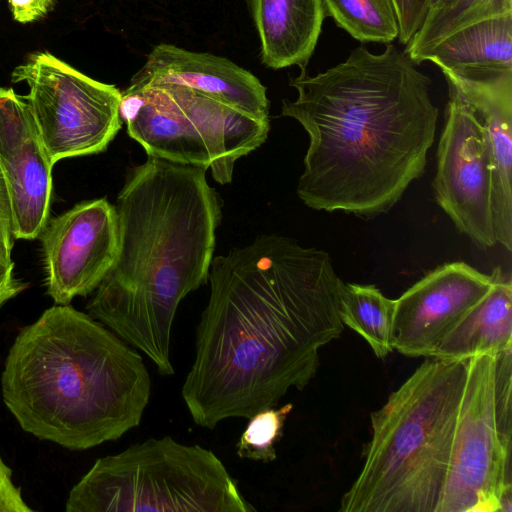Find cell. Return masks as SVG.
I'll return each mask as SVG.
<instances>
[{"label": "cell", "mask_w": 512, "mask_h": 512, "mask_svg": "<svg viewBox=\"0 0 512 512\" xmlns=\"http://www.w3.org/2000/svg\"><path fill=\"white\" fill-rule=\"evenodd\" d=\"M208 282L181 396L194 423L213 429L309 384L321 348L344 330L343 281L326 251L268 234L213 257Z\"/></svg>", "instance_id": "obj_1"}, {"label": "cell", "mask_w": 512, "mask_h": 512, "mask_svg": "<svg viewBox=\"0 0 512 512\" xmlns=\"http://www.w3.org/2000/svg\"><path fill=\"white\" fill-rule=\"evenodd\" d=\"M291 78L295 119L309 145L297 195L314 210L372 218L388 212L422 176L439 110L430 78L392 43L374 54L359 46L344 62Z\"/></svg>", "instance_id": "obj_2"}, {"label": "cell", "mask_w": 512, "mask_h": 512, "mask_svg": "<svg viewBox=\"0 0 512 512\" xmlns=\"http://www.w3.org/2000/svg\"><path fill=\"white\" fill-rule=\"evenodd\" d=\"M206 171L152 156L128 170L114 205L116 259L86 306L162 376L174 374L177 308L209 280L222 211Z\"/></svg>", "instance_id": "obj_3"}, {"label": "cell", "mask_w": 512, "mask_h": 512, "mask_svg": "<svg viewBox=\"0 0 512 512\" xmlns=\"http://www.w3.org/2000/svg\"><path fill=\"white\" fill-rule=\"evenodd\" d=\"M1 391L24 431L86 450L139 426L151 378L131 345L89 314L56 304L16 336Z\"/></svg>", "instance_id": "obj_4"}, {"label": "cell", "mask_w": 512, "mask_h": 512, "mask_svg": "<svg viewBox=\"0 0 512 512\" xmlns=\"http://www.w3.org/2000/svg\"><path fill=\"white\" fill-rule=\"evenodd\" d=\"M468 360H426L371 414L363 467L341 512H437Z\"/></svg>", "instance_id": "obj_5"}, {"label": "cell", "mask_w": 512, "mask_h": 512, "mask_svg": "<svg viewBox=\"0 0 512 512\" xmlns=\"http://www.w3.org/2000/svg\"><path fill=\"white\" fill-rule=\"evenodd\" d=\"M67 512H252L216 454L169 436L96 460L71 489Z\"/></svg>", "instance_id": "obj_6"}, {"label": "cell", "mask_w": 512, "mask_h": 512, "mask_svg": "<svg viewBox=\"0 0 512 512\" xmlns=\"http://www.w3.org/2000/svg\"><path fill=\"white\" fill-rule=\"evenodd\" d=\"M121 94L120 118L148 156L209 169L222 185L232 181L236 162L269 134V119L183 86L127 87Z\"/></svg>", "instance_id": "obj_7"}, {"label": "cell", "mask_w": 512, "mask_h": 512, "mask_svg": "<svg viewBox=\"0 0 512 512\" xmlns=\"http://www.w3.org/2000/svg\"><path fill=\"white\" fill-rule=\"evenodd\" d=\"M511 355L468 359L437 512H511Z\"/></svg>", "instance_id": "obj_8"}, {"label": "cell", "mask_w": 512, "mask_h": 512, "mask_svg": "<svg viewBox=\"0 0 512 512\" xmlns=\"http://www.w3.org/2000/svg\"><path fill=\"white\" fill-rule=\"evenodd\" d=\"M12 82H25L26 100L53 164L105 151L121 128V91L83 74L48 51L16 66Z\"/></svg>", "instance_id": "obj_9"}, {"label": "cell", "mask_w": 512, "mask_h": 512, "mask_svg": "<svg viewBox=\"0 0 512 512\" xmlns=\"http://www.w3.org/2000/svg\"><path fill=\"white\" fill-rule=\"evenodd\" d=\"M446 83L448 101L436 152L433 193L456 229L485 249L497 243L491 147L475 112L456 87Z\"/></svg>", "instance_id": "obj_10"}, {"label": "cell", "mask_w": 512, "mask_h": 512, "mask_svg": "<svg viewBox=\"0 0 512 512\" xmlns=\"http://www.w3.org/2000/svg\"><path fill=\"white\" fill-rule=\"evenodd\" d=\"M41 241L46 287L55 304L94 292L114 264L118 224L106 198L83 201L49 219Z\"/></svg>", "instance_id": "obj_11"}, {"label": "cell", "mask_w": 512, "mask_h": 512, "mask_svg": "<svg viewBox=\"0 0 512 512\" xmlns=\"http://www.w3.org/2000/svg\"><path fill=\"white\" fill-rule=\"evenodd\" d=\"M485 274L462 261L436 267L395 300L392 348L431 357L441 339L492 288Z\"/></svg>", "instance_id": "obj_12"}, {"label": "cell", "mask_w": 512, "mask_h": 512, "mask_svg": "<svg viewBox=\"0 0 512 512\" xmlns=\"http://www.w3.org/2000/svg\"><path fill=\"white\" fill-rule=\"evenodd\" d=\"M0 165L9 189L15 238H38L49 220L54 164L26 100L1 86Z\"/></svg>", "instance_id": "obj_13"}, {"label": "cell", "mask_w": 512, "mask_h": 512, "mask_svg": "<svg viewBox=\"0 0 512 512\" xmlns=\"http://www.w3.org/2000/svg\"><path fill=\"white\" fill-rule=\"evenodd\" d=\"M183 86L215 98L257 119H269L266 87L248 70L227 58L172 44H159L147 55L128 88Z\"/></svg>", "instance_id": "obj_14"}, {"label": "cell", "mask_w": 512, "mask_h": 512, "mask_svg": "<svg viewBox=\"0 0 512 512\" xmlns=\"http://www.w3.org/2000/svg\"><path fill=\"white\" fill-rule=\"evenodd\" d=\"M475 112L488 135L493 160V214L497 243L512 249V71L460 74L442 71Z\"/></svg>", "instance_id": "obj_15"}, {"label": "cell", "mask_w": 512, "mask_h": 512, "mask_svg": "<svg viewBox=\"0 0 512 512\" xmlns=\"http://www.w3.org/2000/svg\"><path fill=\"white\" fill-rule=\"evenodd\" d=\"M265 66L306 68L326 16L322 0H249Z\"/></svg>", "instance_id": "obj_16"}, {"label": "cell", "mask_w": 512, "mask_h": 512, "mask_svg": "<svg viewBox=\"0 0 512 512\" xmlns=\"http://www.w3.org/2000/svg\"><path fill=\"white\" fill-rule=\"evenodd\" d=\"M490 291L441 339L431 357L468 360L512 349V282L500 267Z\"/></svg>", "instance_id": "obj_17"}, {"label": "cell", "mask_w": 512, "mask_h": 512, "mask_svg": "<svg viewBox=\"0 0 512 512\" xmlns=\"http://www.w3.org/2000/svg\"><path fill=\"white\" fill-rule=\"evenodd\" d=\"M442 71H512V13L483 20L442 39L421 58Z\"/></svg>", "instance_id": "obj_18"}, {"label": "cell", "mask_w": 512, "mask_h": 512, "mask_svg": "<svg viewBox=\"0 0 512 512\" xmlns=\"http://www.w3.org/2000/svg\"><path fill=\"white\" fill-rule=\"evenodd\" d=\"M395 300L373 284L344 283L340 290L339 316L343 325L357 332L376 357L384 359L392 350Z\"/></svg>", "instance_id": "obj_19"}, {"label": "cell", "mask_w": 512, "mask_h": 512, "mask_svg": "<svg viewBox=\"0 0 512 512\" xmlns=\"http://www.w3.org/2000/svg\"><path fill=\"white\" fill-rule=\"evenodd\" d=\"M512 13V0H456L452 5L427 15L404 53L416 65L434 45L450 34L477 22Z\"/></svg>", "instance_id": "obj_20"}, {"label": "cell", "mask_w": 512, "mask_h": 512, "mask_svg": "<svg viewBox=\"0 0 512 512\" xmlns=\"http://www.w3.org/2000/svg\"><path fill=\"white\" fill-rule=\"evenodd\" d=\"M322 1L326 14L362 43L389 44L398 37V22L391 0Z\"/></svg>", "instance_id": "obj_21"}, {"label": "cell", "mask_w": 512, "mask_h": 512, "mask_svg": "<svg viewBox=\"0 0 512 512\" xmlns=\"http://www.w3.org/2000/svg\"><path fill=\"white\" fill-rule=\"evenodd\" d=\"M292 403L280 408L262 409L249 418L246 429L236 443L239 458L268 463L276 459V443L283 435V428Z\"/></svg>", "instance_id": "obj_22"}, {"label": "cell", "mask_w": 512, "mask_h": 512, "mask_svg": "<svg viewBox=\"0 0 512 512\" xmlns=\"http://www.w3.org/2000/svg\"><path fill=\"white\" fill-rule=\"evenodd\" d=\"M14 239L11 199L0 165V307L27 288V284L15 278L13 273L11 252Z\"/></svg>", "instance_id": "obj_23"}, {"label": "cell", "mask_w": 512, "mask_h": 512, "mask_svg": "<svg viewBox=\"0 0 512 512\" xmlns=\"http://www.w3.org/2000/svg\"><path fill=\"white\" fill-rule=\"evenodd\" d=\"M394 6L400 44L407 45L425 22L429 0H391Z\"/></svg>", "instance_id": "obj_24"}, {"label": "cell", "mask_w": 512, "mask_h": 512, "mask_svg": "<svg viewBox=\"0 0 512 512\" xmlns=\"http://www.w3.org/2000/svg\"><path fill=\"white\" fill-rule=\"evenodd\" d=\"M12 481V471L0 456V512H32Z\"/></svg>", "instance_id": "obj_25"}, {"label": "cell", "mask_w": 512, "mask_h": 512, "mask_svg": "<svg viewBox=\"0 0 512 512\" xmlns=\"http://www.w3.org/2000/svg\"><path fill=\"white\" fill-rule=\"evenodd\" d=\"M13 18L30 23L45 17L55 6V0H7Z\"/></svg>", "instance_id": "obj_26"}, {"label": "cell", "mask_w": 512, "mask_h": 512, "mask_svg": "<svg viewBox=\"0 0 512 512\" xmlns=\"http://www.w3.org/2000/svg\"><path fill=\"white\" fill-rule=\"evenodd\" d=\"M456 0H429L428 15L452 5Z\"/></svg>", "instance_id": "obj_27"}]
</instances>
